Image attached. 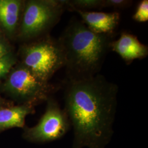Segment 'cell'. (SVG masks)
<instances>
[{"label": "cell", "instance_id": "obj_1", "mask_svg": "<svg viewBox=\"0 0 148 148\" xmlns=\"http://www.w3.org/2000/svg\"><path fill=\"white\" fill-rule=\"evenodd\" d=\"M119 87L97 74L67 81L64 109L74 132L73 148H106L114 134Z\"/></svg>", "mask_w": 148, "mask_h": 148}, {"label": "cell", "instance_id": "obj_2", "mask_svg": "<svg viewBox=\"0 0 148 148\" xmlns=\"http://www.w3.org/2000/svg\"><path fill=\"white\" fill-rule=\"evenodd\" d=\"M58 40L63 49L67 81H74L99 74L114 37L112 34L95 33L74 18Z\"/></svg>", "mask_w": 148, "mask_h": 148}, {"label": "cell", "instance_id": "obj_3", "mask_svg": "<svg viewBox=\"0 0 148 148\" xmlns=\"http://www.w3.org/2000/svg\"><path fill=\"white\" fill-rule=\"evenodd\" d=\"M23 65L40 79L48 81L65 65L63 49L58 40L46 38L23 48Z\"/></svg>", "mask_w": 148, "mask_h": 148}, {"label": "cell", "instance_id": "obj_4", "mask_svg": "<svg viewBox=\"0 0 148 148\" xmlns=\"http://www.w3.org/2000/svg\"><path fill=\"white\" fill-rule=\"evenodd\" d=\"M66 9V0L28 1L24 10L20 36L31 40L45 34L59 21Z\"/></svg>", "mask_w": 148, "mask_h": 148}, {"label": "cell", "instance_id": "obj_5", "mask_svg": "<svg viewBox=\"0 0 148 148\" xmlns=\"http://www.w3.org/2000/svg\"><path fill=\"white\" fill-rule=\"evenodd\" d=\"M4 90L22 104L35 106L50 98L56 88L40 79L23 64L9 76Z\"/></svg>", "mask_w": 148, "mask_h": 148}, {"label": "cell", "instance_id": "obj_6", "mask_svg": "<svg viewBox=\"0 0 148 148\" xmlns=\"http://www.w3.org/2000/svg\"><path fill=\"white\" fill-rule=\"evenodd\" d=\"M70 126L65 110L50 97L47 100L46 111L37 124L34 127L25 126L23 137L30 143H49L63 137Z\"/></svg>", "mask_w": 148, "mask_h": 148}, {"label": "cell", "instance_id": "obj_7", "mask_svg": "<svg viewBox=\"0 0 148 148\" xmlns=\"http://www.w3.org/2000/svg\"><path fill=\"white\" fill-rule=\"evenodd\" d=\"M68 9L76 12L85 25L90 31L98 34H113L120 20V13L117 12L106 13L81 11L73 8Z\"/></svg>", "mask_w": 148, "mask_h": 148}, {"label": "cell", "instance_id": "obj_8", "mask_svg": "<svg viewBox=\"0 0 148 148\" xmlns=\"http://www.w3.org/2000/svg\"><path fill=\"white\" fill-rule=\"evenodd\" d=\"M110 49L117 53L127 65L148 55V46L140 42L137 36L126 32H122L118 39L111 42Z\"/></svg>", "mask_w": 148, "mask_h": 148}, {"label": "cell", "instance_id": "obj_9", "mask_svg": "<svg viewBox=\"0 0 148 148\" xmlns=\"http://www.w3.org/2000/svg\"><path fill=\"white\" fill-rule=\"evenodd\" d=\"M34 112V106L27 104L1 108L0 133L12 128H24L26 117Z\"/></svg>", "mask_w": 148, "mask_h": 148}, {"label": "cell", "instance_id": "obj_10", "mask_svg": "<svg viewBox=\"0 0 148 148\" xmlns=\"http://www.w3.org/2000/svg\"><path fill=\"white\" fill-rule=\"evenodd\" d=\"M21 2L16 0H0V23L8 32L16 29L21 10Z\"/></svg>", "mask_w": 148, "mask_h": 148}, {"label": "cell", "instance_id": "obj_11", "mask_svg": "<svg viewBox=\"0 0 148 148\" xmlns=\"http://www.w3.org/2000/svg\"><path fill=\"white\" fill-rule=\"evenodd\" d=\"M66 5L67 8H73L84 11L105 8L104 0H70L66 1Z\"/></svg>", "mask_w": 148, "mask_h": 148}, {"label": "cell", "instance_id": "obj_12", "mask_svg": "<svg viewBox=\"0 0 148 148\" xmlns=\"http://www.w3.org/2000/svg\"><path fill=\"white\" fill-rule=\"evenodd\" d=\"M132 19L134 21L139 23L148 21V0H143L139 3L136 12L133 15Z\"/></svg>", "mask_w": 148, "mask_h": 148}, {"label": "cell", "instance_id": "obj_13", "mask_svg": "<svg viewBox=\"0 0 148 148\" xmlns=\"http://www.w3.org/2000/svg\"><path fill=\"white\" fill-rule=\"evenodd\" d=\"M130 0H104L105 8H112L115 10H123L130 7L132 4Z\"/></svg>", "mask_w": 148, "mask_h": 148}, {"label": "cell", "instance_id": "obj_14", "mask_svg": "<svg viewBox=\"0 0 148 148\" xmlns=\"http://www.w3.org/2000/svg\"><path fill=\"white\" fill-rule=\"evenodd\" d=\"M16 63V58L13 54L10 52L5 57L0 59V70L7 67H12Z\"/></svg>", "mask_w": 148, "mask_h": 148}, {"label": "cell", "instance_id": "obj_15", "mask_svg": "<svg viewBox=\"0 0 148 148\" xmlns=\"http://www.w3.org/2000/svg\"><path fill=\"white\" fill-rule=\"evenodd\" d=\"M12 68V67H7L4 69L0 70V80L4 78L5 76L10 72Z\"/></svg>", "mask_w": 148, "mask_h": 148}, {"label": "cell", "instance_id": "obj_16", "mask_svg": "<svg viewBox=\"0 0 148 148\" xmlns=\"http://www.w3.org/2000/svg\"><path fill=\"white\" fill-rule=\"evenodd\" d=\"M10 52L9 48L7 46L5 47L2 48L0 49V59L5 57V55H7L8 53Z\"/></svg>", "mask_w": 148, "mask_h": 148}, {"label": "cell", "instance_id": "obj_17", "mask_svg": "<svg viewBox=\"0 0 148 148\" xmlns=\"http://www.w3.org/2000/svg\"><path fill=\"white\" fill-rule=\"evenodd\" d=\"M10 106H12L11 104L5 100L3 98H2L0 96V109L2 108H5V107Z\"/></svg>", "mask_w": 148, "mask_h": 148}, {"label": "cell", "instance_id": "obj_18", "mask_svg": "<svg viewBox=\"0 0 148 148\" xmlns=\"http://www.w3.org/2000/svg\"><path fill=\"white\" fill-rule=\"evenodd\" d=\"M5 46H7V45H5V43L3 42L2 41H1L0 40V49L2 48L5 47Z\"/></svg>", "mask_w": 148, "mask_h": 148}]
</instances>
